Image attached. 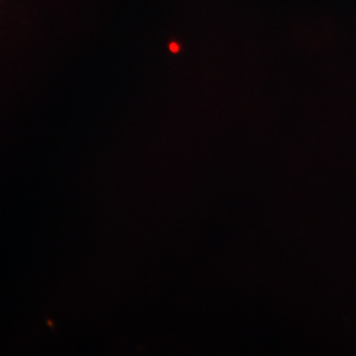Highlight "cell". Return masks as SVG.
Listing matches in <instances>:
<instances>
[]
</instances>
